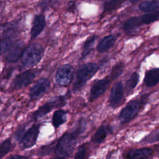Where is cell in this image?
I'll return each instance as SVG.
<instances>
[{
  "mask_svg": "<svg viewBox=\"0 0 159 159\" xmlns=\"http://www.w3.org/2000/svg\"><path fill=\"white\" fill-rule=\"evenodd\" d=\"M85 129V124L82 120L73 131L65 133L58 140L55 147L57 157L65 158L70 157L75 147L79 135Z\"/></svg>",
  "mask_w": 159,
  "mask_h": 159,
  "instance_id": "obj_1",
  "label": "cell"
},
{
  "mask_svg": "<svg viewBox=\"0 0 159 159\" xmlns=\"http://www.w3.org/2000/svg\"><path fill=\"white\" fill-rule=\"evenodd\" d=\"M99 69L96 63L89 62L81 65L78 70L73 86L74 92L80 91Z\"/></svg>",
  "mask_w": 159,
  "mask_h": 159,
  "instance_id": "obj_2",
  "label": "cell"
},
{
  "mask_svg": "<svg viewBox=\"0 0 159 159\" xmlns=\"http://www.w3.org/2000/svg\"><path fill=\"white\" fill-rule=\"evenodd\" d=\"M44 54V48L39 43H32L24 49L21 57V63L25 67H32L37 65Z\"/></svg>",
  "mask_w": 159,
  "mask_h": 159,
  "instance_id": "obj_3",
  "label": "cell"
},
{
  "mask_svg": "<svg viewBox=\"0 0 159 159\" xmlns=\"http://www.w3.org/2000/svg\"><path fill=\"white\" fill-rule=\"evenodd\" d=\"M66 104V99L64 96H57L40 106L32 114L34 120H38L43 117L54 109L63 107Z\"/></svg>",
  "mask_w": 159,
  "mask_h": 159,
  "instance_id": "obj_4",
  "label": "cell"
},
{
  "mask_svg": "<svg viewBox=\"0 0 159 159\" xmlns=\"http://www.w3.org/2000/svg\"><path fill=\"white\" fill-rule=\"evenodd\" d=\"M142 106V101L134 99L127 103V104L120 111L119 119L121 123L124 124L133 119L139 113Z\"/></svg>",
  "mask_w": 159,
  "mask_h": 159,
  "instance_id": "obj_5",
  "label": "cell"
},
{
  "mask_svg": "<svg viewBox=\"0 0 159 159\" xmlns=\"http://www.w3.org/2000/svg\"><path fill=\"white\" fill-rule=\"evenodd\" d=\"M74 69L73 66L68 64H65L60 66L55 75V80L57 84L62 86L68 85L73 77Z\"/></svg>",
  "mask_w": 159,
  "mask_h": 159,
  "instance_id": "obj_6",
  "label": "cell"
},
{
  "mask_svg": "<svg viewBox=\"0 0 159 159\" xmlns=\"http://www.w3.org/2000/svg\"><path fill=\"white\" fill-rule=\"evenodd\" d=\"M50 87V81L42 78L35 81L29 91V97L32 100H37L42 97Z\"/></svg>",
  "mask_w": 159,
  "mask_h": 159,
  "instance_id": "obj_7",
  "label": "cell"
},
{
  "mask_svg": "<svg viewBox=\"0 0 159 159\" xmlns=\"http://www.w3.org/2000/svg\"><path fill=\"white\" fill-rule=\"evenodd\" d=\"M35 77V73L32 70H26L17 75L12 80L11 88L18 90L27 87L30 84Z\"/></svg>",
  "mask_w": 159,
  "mask_h": 159,
  "instance_id": "obj_8",
  "label": "cell"
},
{
  "mask_svg": "<svg viewBox=\"0 0 159 159\" xmlns=\"http://www.w3.org/2000/svg\"><path fill=\"white\" fill-rule=\"evenodd\" d=\"M40 125L34 124L31 126L23 135L19 143L20 147L25 149L33 147L37 142L39 133Z\"/></svg>",
  "mask_w": 159,
  "mask_h": 159,
  "instance_id": "obj_9",
  "label": "cell"
},
{
  "mask_svg": "<svg viewBox=\"0 0 159 159\" xmlns=\"http://www.w3.org/2000/svg\"><path fill=\"white\" fill-rule=\"evenodd\" d=\"M111 81V80L108 78H104L96 81L91 88L89 94L90 101H94L102 95L107 89Z\"/></svg>",
  "mask_w": 159,
  "mask_h": 159,
  "instance_id": "obj_10",
  "label": "cell"
},
{
  "mask_svg": "<svg viewBox=\"0 0 159 159\" xmlns=\"http://www.w3.org/2000/svg\"><path fill=\"white\" fill-rule=\"evenodd\" d=\"M124 89L122 82H117L113 85L108 100L109 106L111 107L116 108L120 105L124 96Z\"/></svg>",
  "mask_w": 159,
  "mask_h": 159,
  "instance_id": "obj_11",
  "label": "cell"
},
{
  "mask_svg": "<svg viewBox=\"0 0 159 159\" xmlns=\"http://www.w3.org/2000/svg\"><path fill=\"white\" fill-rule=\"evenodd\" d=\"M23 43L21 42H17L12 44L10 49L6 52V60L11 63L16 62L21 57L22 53L24 50Z\"/></svg>",
  "mask_w": 159,
  "mask_h": 159,
  "instance_id": "obj_12",
  "label": "cell"
},
{
  "mask_svg": "<svg viewBox=\"0 0 159 159\" xmlns=\"http://www.w3.org/2000/svg\"><path fill=\"white\" fill-rule=\"evenodd\" d=\"M45 19L43 15L39 14L34 17L30 30V37L32 39L36 38L40 35L45 27Z\"/></svg>",
  "mask_w": 159,
  "mask_h": 159,
  "instance_id": "obj_13",
  "label": "cell"
},
{
  "mask_svg": "<svg viewBox=\"0 0 159 159\" xmlns=\"http://www.w3.org/2000/svg\"><path fill=\"white\" fill-rule=\"evenodd\" d=\"M116 39V36L113 34L104 37L98 43L96 47L97 51L101 53L107 52L114 46Z\"/></svg>",
  "mask_w": 159,
  "mask_h": 159,
  "instance_id": "obj_14",
  "label": "cell"
},
{
  "mask_svg": "<svg viewBox=\"0 0 159 159\" xmlns=\"http://www.w3.org/2000/svg\"><path fill=\"white\" fill-rule=\"evenodd\" d=\"M143 83L147 87L151 88L159 83V68L149 70L146 71Z\"/></svg>",
  "mask_w": 159,
  "mask_h": 159,
  "instance_id": "obj_15",
  "label": "cell"
},
{
  "mask_svg": "<svg viewBox=\"0 0 159 159\" xmlns=\"http://www.w3.org/2000/svg\"><path fill=\"white\" fill-rule=\"evenodd\" d=\"M112 131L111 128L107 125H101L94 134L91 138V140L93 143L99 144L102 142L106 138L108 134Z\"/></svg>",
  "mask_w": 159,
  "mask_h": 159,
  "instance_id": "obj_16",
  "label": "cell"
},
{
  "mask_svg": "<svg viewBox=\"0 0 159 159\" xmlns=\"http://www.w3.org/2000/svg\"><path fill=\"white\" fill-rule=\"evenodd\" d=\"M153 153L152 149L149 148H134L129 150L126 157L127 158L137 159V158H147L149 157Z\"/></svg>",
  "mask_w": 159,
  "mask_h": 159,
  "instance_id": "obj_17",
  "label": "cell"
},
{
  "mask_svg": "<svg viewBox=\"0 0 159 159\" xmlns=\"http://www.w3.org/2000/svg\"><path fill=\"white\" fill-rule=\"evenodd\" d=\"M66 111L63 109L56 110L53 114L52 123L55 129H58L60 125L64 124L66 120Z\"/></svg>",
  "mask_w": 159,
  "mask_h": 159,
  "instance_id": "obj_18",
  "label": "cell"
},
{
  "mask_svg": "<svg viewBox=\"0 0 159 159\" xmlns=\"http://www.w3.org/2000/svg\"><path fill=\"white\" fill-rule=\"evenodd\" d=\"M159 7L158 0H147L142 2L139 5V9L144 12H151Z\"/></svg>",
  "mask_w": 159,
  "mask_h": 159,
  "instance_id": "obj_19",
  "label": "cell"
},
{
  "mask_svg": "<svg viewBox=\"0 0 159 159\" xmlns=\"http://www.w3.org/2000/svg\"><path fill=\"white\" fill-rule=\"evenodd\" d=\"M142 22L140 16L132 17L129 19L124 24V29L125 31H131L137 27L142 25Z\"/></svg>",
  "mask_w": 159,
  "mask_h": 159,
  "instance_id": "obj_20",
  "label": "cell"
},
{
  "mask_svg": "<svg viewBox=\"0 0 159 159\" xmlns=\"http://www.w3.org/2000/svg\"><path fill=\"white\" fill-rule=\"evenodd\" d=\"M139 81V75L138 73L134 72L126 82L125 89L127 94H129L136 87Z\"/></svg>",
  "mask_w": 159,
  "mask_h": 159,
  "instance_id": "obj_21",
  "label": "cell"
},
{
  "mask_svg": "<svg viewBox=\"0 0 159 159\" xmlns=\"http://www.w3.org/2000/svg\"><path fill=\"white\" fill-rule=\"evenodd\" d=\"M96 39V35H91L85 41L83 47V52L81 53V58L83 59L85 58L86 56H88L91 50H93V47L94 45V43L95 42V40Z\"/></svg>",
  "mask_w": 159,
  "mask_h": 159,
  "instance_id": "obj_22",
  "label": "cell"
},
{
  "mask_svg": "<svg viewBox=\"0 0 159 159\" xmlns=\"http://www.w3.org/2000/svg\"><path fill=\"white\" fill-rule=\"evenodd\" d=\"M124 69V65L122 62L120 61L114 65V66L112 68L111 73H110V77L111 80H115L119 78V76L122 75L123 73Z\"/></svg>",
  "mask_w": 159,
  "mask_h": 159,
  "instance_id": "obj_23",
  "label": "cell"
},
{
  "mask_svg": "<svg viewBox=\"0 0 159 159\" xmlns=\"http://www.w3.org/2000/svg\"><path fill=\"white\" fill-rule=\"evenodd\" d=\"M16 32V27L14 24H8L0 26V39L10 37Z\"/></svg>",
  "mask_w": 159,
  "mask_h": 159,
  "instance_id": "obj_24",
  "label": "cell"
},
{
  "mask_svg": "<svg viewBox=\"0 0 159 159\" xmlns=\"http://www.w3.org/2000/svg\"><path fill=\"white\" fill-rule=\"evenodd\" d=\"M143 24H149L159 20V12H148L140 16Z\"/></svg>",
  "mask_w": 159,
  "mask_h": 159,
  "instance_id": "obj_25",
  "label": "cell"
},
{
  "mask_svg": "<svg viewBox=\"0 0 159 159\" xmlns=\"http://www.w3.org/2000/svg\"><path fill=\"white\" fill-rule=\"evenodd\" d=\"M125 0H106L104 8L106 11H111L119 8Z\"/></svg>",
  "mask_w": 159,
  "mask_h": 159,
  "instance_id": "obj_26",
  "label": "cell"
},
{
  "mask_svg": "<svg viewBox=\"0 0 159 159\" xmlns=\"http://www.w3.org/2000/svg\"><path fill=\"white\" fill-rule=\"evenodd\" d=\"M13 42L11 37H4L0 39V55L6 53L11 47Z\"/></svg>",
  "mask_w": 159,
  "mask_h": 159,
  "instance_id": "obj_27",
  "label": "cell"
},
{
  "mask_svg": "<svg viewBox=\"0 0 159 159\" xmlns=\"http://www.w3.org/2000/svg\"><path fill=\"white\" fill-rule=\"evenodd\" d=\"M12 148V143L11 139H7L0 144V158L6 155Z\"/></svg>",
  "mask_w": 159,
  "mask_h": 159,
  "instance_id": "obj_28",
  "label": "cell"
},
{
  "mask_svg": "<svg viewBox=\"0 0 159 159\" xmlns=\"http://www.w3.org/2000/svg\"><path fill=\"white\" fill-rule=\"evenodd\" d=\"M158 141H159V130H156L150 133L142 140V142H145L147 143H153Z\"/></svg>",
  "mask_w": 159,
  "mask_h": 159,
  "instance_id": "obj_29",
  "label": "cell"
},
{
  "mask_svg": "<svg viewBox=\"0 0 159 159\" xmlns=\"http://www.w3.org/2000/svg\"><path fill=\"white\" fill-rule=\"evenodd\" d=\"M86 151H87L86 147L84 145H81L78 148V151L76 152V153L75 156V158H76V159H83L86 156Z\"/></svg>",
  "mask_w": 159,
  "mask_h": 159,
  "instance_id": "obj_30",
  "label": "cell"
},
{
  "mask_svg": "<svg viewBox=\"0 0 159 159\" xmlns=\"http://www.w3.org/2000/svg\"><path fill=\"white\" fill-rule=\"evenodd\" d=\"M25 132V125H22L21 126L19 127V128H18L16 130V132H15V138L16 139L20 142V140H21L22 137H23L24 134Z\"/></svg>",
  "mask_w": 159,
  "mask_h": 159,
  "instance_id": "obj_31",
  "label": "cell"
},
{
  "mask_svg": "<svg viewBox=\"0 0 159 159\" xmlns=\"http://www.w3.org/2000/svg\"><path fill=\"white\" fill-rule=\"evenodd\" d=\"M25 157H24V156H20V155H14V156H12L11 157V158H24Z\"/></svg>",
  "mask_w": 159,
  "mask_h": 159,
  "instance_id": "obj_32",
  "label": "cell"
},
{
  "mask_svg": "<svg viewBox=\"0 0 159 159\" xmlns=\"http://www.w3.org/2000/svg\"><path fill=\"white\" fill-rule=\"evenodd\" d=\"M130 3L132 4H135L137 2H138L139 1H140V0H128Z\"/></svg>",
  "mask_w": 159,
  "mask_h": 159,
  "instance_id": "obj_33",
  "label": "cell"
},
{
  "mask_svg": "<svg viewBox=\"0 0 159 159\" xmlns=\"http://www.w3.org/2000/svg\"><path fill=\"white\" fill-rule=\"evenodd\" d=\"M158 40H159V38H158Z\"/></svg>",
  "mask_w": 159,
  "mask_h": 159,
  "instance_id": "obj_34",
  "label": "cell"
}]
</instances>
